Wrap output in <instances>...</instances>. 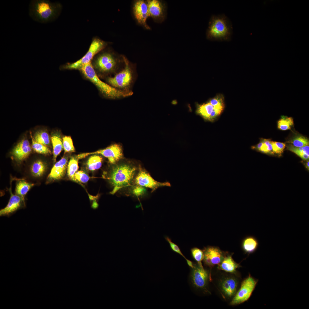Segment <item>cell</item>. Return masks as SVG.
Segmentation results:
<instances>
[{
    "label": "cell",
    "instance_id": "2e32d148",
    "mask_svg": "<svg viewBox=\"0 0 309 309\" xmlns=\"http://www.w3.org/2000/svg\"><path fill=\"white\" fill-rule=\"evenodd\" d=\"M237 285V280L232 277H228L224 279L221 284L223 293L226 296L229 298L235 295Z\"/></svg>",
    "mask_w": 309,
    "mask_h": 309
},
{
    "label": "cell",
    "instance_id": "277c9868",
    "mask_svg": "<svg viewBox=\"0 0 309 309\" xmlns=\"http://www.w3.org/2000/svg\"><path fill=\"white\" fill-rule=\"evenodd\" d=\"M79 69L106 98L112 99H119L128 97L133 94L120 91L101 81L97 76L91 62L83 65Z\"/></svg>",
    "mask_w": 309,
    "mask_h": 309
},
{
    "label": "cell",
    "instance_id": "603a6c76",
    "mask_svg": "<svg viewBox=\"0 0 309 309\" xmlns=\"http://www.w3.org/2000/svg\"><path fill=\"white\" fill-rule=\"evenodd\" d=\"M79 160L77 155L72 157L68 162V165L67 170L68 176L70 180L75 182L76 181L74 176L78 169Z\"/></svg>",
    "mask_w": 309,
    "mask_h": 309
},
{
    "label": "cell",
    "instance_id": "44dd1931",
    "mask_svg": "<svg viewBox=\"0 0 309 309\" xmlns=\"http://www.w3.org/2000/svg\"><path fill=\"white\" fill-rule=\"evenodd\" d=\"M240 267L239 264L234 261L231 255H228L223 257L219 264L218 268L227 272L233 273Z\"/></svg>",
    "mask_w": 309,
    "mask_h": 309
},
{
    "label": "cell",
    "instance_id": "7c38bea8",
    "mask_svg": "<svg viewBox=\"0 0 309 309\" xmlns=\"http://www.w3.org/2000/svg\"><path fill=\"white\" fill-rule=\"evenodd\" d=\"M133 11L135 17L138 22L146 29H149L146 23L147 19L150 16L147 3L142 0L136 1L134 4Z\"/></svg>",
    "mask_w": 309,
    "mask_h": 309
},
{
    "label": "cell",
    "instance_id": "ffe728a7",
    "mask_svg": "<svg viewBox=\"0 0 309 309\" xmlns=\"http://www.w3.org/2000/svg\"><path fill=\"white\" fill-rule=\"evenodd\" d=\"M259 246L258 239L254 237L249 236L245 237L242 243L243 250L246 253L250 254L254 252Z\"/></svg>",
    "mask_w": 309,
    "mask_h": 309
},
{
    "label": "cell",
    "instance_id": "e0dca14e",
    "mask_svg": "<svg viewBox=\"0 0 309 309\" xmlns=\"http://www.w3.org/2000/svg\"><path fill=\"white\" fill-rule=\"evenodd\" d=\"M21 198L17 195H14L11 192V197L7 206L0 211V215L7 216L13 213L20 207Z\"/></svg>",
    "mask_w": 309,
    "mask_h": 309
},
{
    "label": "cell",
    "instance_id": "4fadbf2b",
    "mask_svg": "<svg viewBox=\"0 0 309 309\" xmlns=\"http://www.w3.org/2000/svg\"><path fill=\"white\" fill-rule=\"evenodd\" d=\"M204 253L203 261L207 265L212 267L219 264L223 258V253L218 248L213 247H208L203 250Z\"/></svg>",
    "mask_w": 309,
    "mask_h": 309
},
{
    "label": "cell",
    "instance_id": "4316f807",
    "mask_svg": "<svg viewBox=\"0 0 309 309\" xmlns=\"http://www.w3.org/2000/svg\"><path fill=\"white\" fill-rule=\"evenodd\" d=\"M45 165L40 160L35 161L31 166V171L33 175L35 177L41 176L44 172Z\"/></svg>",
    "mask_w": 309,
    "mask_h": 309
},
{
    "label": "cell",
    "instance_id": "d4e9b609",
    "mask_svg": "<svg viewBox=\"0 0 309 309\" xmlns=\"http://www.w3.org/2000/svg\"><path fill=\"white\" fill-rule=\"evenodd\" d=\"M102 159L97 154H94L90 156L86 163L88 169L90 171H94L99 169L101 167Z\"/></svg>",
    "mask_w": 309,
    "mask_h": 309
},
{
    "label": "cell",
    "instance_id": "d6986e66",
    "mask_svg": "<svg viewBox=\"0 0 309 309\" xmlns=\"http://www.w3.org/2000/svg\"><path fill=\"white\" fill-rule=\"evenodd\" d=\"M51 140L53 147V160L55 163L57 157L63 148V140L60 133L57 132L52 134Z\"/></svg>",
    "mask_w": 309,
    "mask_h": 309
},
{
    "label": "cell",
    "instance_id": "3957f363",
    "mask_svg": "<svg viewBox=\"0 0 309 309\" xmlns=\"http://www.w3.org/2000/svg\"><path fill=\"white\" fill-rule=\"evenodd\" d=\"M232 33L231 22L225 14L212 16L207 31V38L213 41H229Z\"/></svg>",
    "mask_w": 309,
    "mask_h": 309
},
{
    "label": "cell",
    "instance_id": "cb8c5ba5",
    "mask_svg": "<svg viewBox=\"0 0 309 309\" xmlns=\"http://www.w3.org/2000/svg\"><path fill=\"white\" fill-rule=\"evenodd\" d=\"M209 102L201 105H199L197 109V113L205 120L209 121L210 116L215 109Z\"/></svg>",
    "mask_w": 309,
    "mask_h": 309
},
{
    "label": "cell",
    "instance_id": "9a60e30c",
    "mask_svg": "<svg viewBox=\"0 0 309 309\" xmlns=\"http://www.w3.org/2000/svg\"><path fill=\"white\" fill-rule=\"evenodd\" d=\"M68 159L67 156H64L55 163L48 176L49 180H58L64 176L67 169Z\"/></svg>",
    "mask_w": 309,
    "mask_h": 309
},
{
    "label": "cell",
    "instance_id": "1f68e13d",
    "mask_svg": "<svg viewBox=\"0 0 309 309\" xmlns=\"http://www.w3.org/2000/svg\"><path fill=\"white\" fill-rule=\"evenodd\" d=\"M288 150L294 153L303 159L305 160H309V156L305 154L302 150V147H295L290 144L286 145Z\"/></svg>",
    "mask_w": 309,
    "mask_h": 309
},
{
    "label": "cell",
    "instance_id": "e575fe53",
    "mask_svg": "<svg viewBox=\"0 0 309 309\" xmlns=\"http://www.w3.org/2000/svg\"><path fill=\"white\" fill-rule=\"evenodd\" d=\"M191 251L193 259L197 262V263H201L204 257L203 251L197 247L192 248Z\"/></svg>",
    "mask_w": 309,
    "mask_h": 309
},
{
    "label": "cell",
    "instance_id": "8992f818",
    "mask_svg": "<svg viewBox=\"0 0 309 309\" xmlns=\"http://www.w3.org/2000/svg\"><path fill=\"white\" fill-rule=\"evenodd\" d=\"M107 45L104 41L99 39H94L86 54L81 59L71 64L64 65L61 68L65 69H79L82 66L90 62L97 53L103 49Z\"/></svg>",
    "mask_w": 309,
    "mask_h": 309
},
{
    "label": "cell",
    "instance_id": "f1b7e54d",
    "mask_svg": "<svg viewBox=\"0 0 309 309\" xmlns=\"http://www.w3.org/2000/svg\"><path fill=\"white\" fill-rule=\"evenodd\" d=\"M294 124L292 117L283 116L278 121V127L280 130H286L290 129Z\"/></svg>",
    "mask_w": 309,
    "mask_h": 309
},
{
    "label": "cell",
    "instance_id": "836d02e7",
    "mask_svg": "<svg viewBox=\"0 0 309 309\" xmlns=\"http://www.w3.org/2000/svg\"><path fill=\"white\" fill-rule=\"evenodd\" d=\"M215 108L223 110L224 104L223 98L220 95H218L211 99L209 102Z\"/></svg>",
    "mask_w": 309,
    "mask_h": 309
},
{
    "label": "cell",
    "instance_id": "d590c367",
    "mask_svg": "<svg viewBox=\"0 0 309 309\" xmlns=\"http://www.w3.org/2000/svg\"><path fill=\"white\" fill-rule=\"evenodd\" d=\"M273 153L281 155L286 146L285 143L276 141L271 142Z\"/></svg>",
    "mask_w": 309,
    "mask_h": 309
},
{
    "label": "cell",
    "instance_id": "8fae6325",
    "mask_svg": "<svg viewBox=\"0 0 309 309\" xmlns=\"http://www.w3.org/2000/svg\"><path fill=\"white\" fill-rule=\"evenodd\" d=\"M191 274L192 282L196 287L204 289L209 279L208 272L205 269L201 263L193 264Z\"/></svg>",
    "mask_w": 309,
    "mask_h": 309
},
{
    "label": "cell",
    "instance_id": "f546056e",
    "mask_svg": "<svg viewBox=\"0 0 309 309\" xmlns=\"http://www.w3.org/2000/svg\"><path fill=\"white\" fill-rule=\"evenodd\" d=\"M32 139V147L36 152L44 154H51V151L47 146L37 142L34 140L31 136Z\"/></svg>",
    "mask_w": 309,
    "mask_h": 309
},
{
    "label": "cell",
    "instance_id": "b9f144b4",
    "mask_svg": "<svg viewBox=\"0 0 309 309\" xmlns=\"http://www.w3.org/2000/svg\"><path fill=\"white\" fill-rule=\"evenodd\" d=\"M186 260L188 265L191 268H192L193 266V262L188 259H187Z\"/></svg>",
    "mask_w": 309,
    "mask_h": 309
},
{
    "label": "cell",
    "instance_id": "484cf974",
    "mask_svg": "<svg viewBox=\"0 0 309 309\" xmlns=\"http://www.w3.org/2000/svg\"><path fill=\"white\" fill-rule=\"evenodd\" d=\"M35 141L37 142L47 146L50 144V139L47 132L44 130L37 131L33 137Z\"/></svg>",
    "mask_w": 309,
    "mask_h": 309
},
{
    "label": "cell",
    "instance_id": "9c48e42d",
    "mask_svg": "<svg viewBox=\"0 0 309 309\" xmlns=\"http://www.w3.org/2000/svg\"><path fill=\"white\" fill-rule=\"evenodd\" d=\"M118 62L117 58L113 54L105 52L98 56L95 60L94 64L98 71L102 74H106L115 70Z\"/></svg>",
    "mask_w": 309,
    "mask_h": 309
},
{
    "label": "cell",
    "instance_id": "7402d4cb",
    "mask_svg": "<svg viewBox=\"0 0 309 309\" xmlns=\"http://www.w3.org/2000/svg\"><path fill=\"white\" fill-rule=\"evenodd\" d=\"M34 185V184L27 182L24 180H19L16 185V193L23 200L24 196Z\"/></svg>",
    "mask_w": 309,
    "mask_h": 309
},
{
    "label": "cell",
    "instance_id": "ac0fdd59",
    "mask_svg": "<svg viewBox=\"0 0 309 309\" xmlns=\"http://www.w3.org/2000/svg\"><path fill=\"white\" fill-rule=\"evenodd\" d=\"M147 3L150 16L157 18L163 16L164 8L161 1L158 0H150L148 1Z\"/></svg>",
    "mask_w": 309,
    "mask_h": 309
},
{
    "label": "cell",
    "instance_id": "4dcf8cb0",
    "mask_svg": "<svg viewBox=\"0 0 309 309\" xmlns=\"http://www.w3.org/2000/svg\"><path fill=\"white\" fill-rule=\"evenodd\" d=\"M62 139L63 149L65 153H69L75 151V149L70 136H65Z\"/></svg>",
    "mask_w": 309,
    "mask_h": 309
},
{
    "label": "cell",
    "instance_id": "83f0119b",
    "mask_svg": "<svg viewBox=\"0 0 309 309\" xmlns=\"http://www.w3.org/2000/svg\"><path fill=\"white\" fill-rule=\"evenodd\" d=\"M287 142L296 147H302L309 145V141L306 137L300 134H297L292 137Z\"/></svg>",
    "mask_w": 309,
    "mask_h": 309
},
{
    "label": "cell",
    "instance_id": "8d00e7d4",
    "mask_svg": "<svg viewBox=\"0 0 309 309\" xmlns=\"http://www.w3.org/2000/svg\"><path fill=\"white\" fill-rule=\"evenodd\" d=\"M74 177L76 182L81 183H86L90 179L88 175L82 170L77 172L74 175Z\"/></svg>",
    "mask_w": 309,
    "mask_h": 309
},
{
    "label": "cell",
    "instance_id": "f35d334b",
    "mask_svg": "<svg viewBox=\"0 0 309 309\" xmlns=\"http://www.w3.org/2000/svg\"><path fill=\"white\" fill-rule=\"evenodd\" d=\"M144 188L141 186L136 185L133 188L132 194L137 197L142 196L145 192V189Z\"/></svg>",
    "mask_w": 309,
    "mask_h": 309
},
{
    "label": "cell",
    "instance_id": "30bf717a",
    "mask_svg": "<svg viewBox=\"0 0 309 309\" xmlns=\"http://www.w3.org/2000/svg\"><path fill=\"white\" fill-rule=\"evenodd\" d=\"M135 184L144 187L150 188L152 192L161 187H170L168 182H160L155 180L145 169L139 167L134 181Z\"/></svg>",
    "mask_w": 309,
    "mask_h": 309
},
{
    "label": "cell",
    "instance_id": "ba28073f",
    "mask_svg": "<svg viewBox=\"0 0 309 309\" xmlns=\"http://www.w3.org/2000/svg\"><path fill=\"white\" fill-rule=\"evenodd\" d=\"M258 282L257 280L249 274L242 282L240 289L236 293L230 304L236 305L247 300L252 294Z\"/></svg>",
    "mask_w": 309,
    "mask_h": 309
},
{
    "label": "cell",
    "instance_id": "52a82bcc",
    "mask_svg": "<svg viewBox=\"0 0 309 309\" xmlns=\"http://www.w3.org/2000/svg\"><path fill=\"white\" fill-rule=\"evenodd\" d=\"M100 154L107 158L109 162L112 165L119 162L123 158V151L122 146L119 144L111 145L103 149L95 152L83 153L77 155L79 159L85 157L91 154Z\"/></svg>",
    "mask_w": 309,
    "mask_h": 309
},
{
    "label": "cell",
    "instance_id": "7bdbcfd3",
    "mask_svg": "<svg viewBox=\"0 0 309 309\" xmlns=\"http://www.w3.org/2000/svg\"><path fill=\"white\" fill-rule=\"evenodd\" d=\"M309 160H307V162L306 164V167L308 170L309 169Z\"/></svg>",
    "mask_w": 309,
    "mask_h": 309
},
{
    "label": "cell",
    "instance_id": "ab89813d",
    "mask_svg": "<svg viewBox=\"0 0 309 309\" xmlns=\"http://www.w3.org/2000/svg\"><path fill=\"white\" fill-rule=\"evenodd\" d=\"M302 147L303 150L304 152V153L307 154L309 156V145L305 146Z\"/></svg>",
    "mask_w": 309,
    "mask_h": 309
},
{
    "label": "cell",
    "instance_id": "7a4b0ae2",
    "mask_svg": "<svg viewBox=\"0 0 309 309\" xmlns=\"http://www.w3.org/2000/svg\"><path fill=\"white\" fill-rule=\"evenodd\" d=\"M60 4L47 0H32L29 4V14L34 21L45 23L52 21L59 15Z\"/></svg>",
    "mask_w": 309,
    "mask_h": 309
},
{
    "label": "cell",
    "instance_id": "5b68a950",
    "mask_svg": "<svg viewBox=\"0 0 309 309\" xmlns=\"http://www.w3.org/2000/svg\"><path fill=\"white\" fill-rule=\"evenodd\" d=\"M124 64V68L113 77L107 79L110 85L121 92L133 93L130 89L134 81V72L130 63L125 57L123 56Z\"/></svg>",
    "mask_w": 309,
    "mask_h": 309
},
{
    "label": "cell",
    "instance_id": "5bb4252c",
    "mask_svg": "<svg viewBox=\"0 0 309 309\" xmlns=\"http://www.w3.org/2000/svg\"><path fill=\"white\" fill-rule=\"evenodd\" d=\"M31 151V148L29 141L27 139H24L14 148L12 154L17 161L21 162L28 157Z\"/></svg>",
    "mask_w": 309,
    "mask_h": 309
},
{
    "label": "cell",
    "instance_id": "d6a6232c",
    "mask_svg": "<svg viewBox=\"0 0 309 309\" xmlns=\"http://www.w3.org/2000/svg\"><path fill=\"white\" fill-rule=\"evenodd\" d=\"M262 140L263 144L259 151L265 153L273 154L270 140L263 138Z\"/></svg>",
    "mask_w": 309,
    "mask_h": 309
},
{
    "label": "cell",
    "instance_id": "6da1fadb",
    "mask_svg": "<svg viewBox=\"0 0 309 309\" xmlns=\"http://www.w3.org/2000/svg\"><path fill=\"white\" fill-rule=\"evenodd\" d=\"M113 165L109 179L113 187L110 194L114 195L120 189L130 185L134 181L138 168L129 162H122Z\"/></svg>",
    "mask_w": 309,
    "mask_h": 309
},
{
    "label": "cell",
    "instance_id": "74e56055",
    "mask_svg": "<svg viewBox=\"0 0 309 309\" xmlns=\"http://www.w3.org/2000/svg\"><path fill=\"white\" fill-rule=\"evenodd\" d=\"M165 238L166 241L169 243L172 250L182 256L186 260L187 259L182 253L179 246L173 242L169 237L167 236L165 237Z\"/></svg>",
    "mask_w": 309,
    "mask_h": 309
},
{
    "label": "cell",
    "instance_id": "60d3db41",
    "mask_svg": "<svg viewBox=\"0 0 309 309\" xmlns=\"http://www.w3.org/2000/svg\"><path fill=\"white\" fill-rule=\"evenodd\" d=\"M98 206V203L96 201H94L92 205V208L94 209H97Z\"/></svg>",
    "mask_w": 309,
    "mask_h": 309
}]
</instances>
